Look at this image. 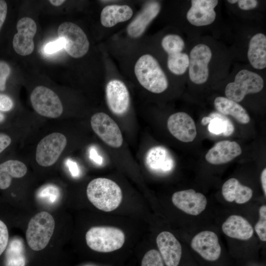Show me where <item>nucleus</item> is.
<instances>
[{"instance_id":"32","label":"nucleus","mask_w":266,"mask_h":266,"mask_svg":"<svg viewBox=\"0 0 266 266\" xmlns=\"http://www.w3.org/2000/svg\"><path fill=\"white\" fill-rule=\"evenodd\" d=\"M254 229L261 240L266 241V205L259 208V220L255 224Z\"/></svg>"},{"instance_id":"36","label":"nucleus","mask_w":266,"mask_h":266,"mask_svg":"<svg viewBox=\"0 0 266 266\" xmlns=\"http://www.w3.org/2000/svg\"><path fill=\"white\" fill-rule=\"evenodd\" d=\"M10 72V68L6 63L0 62V91L5 88L6 80Z\"/></svg>"},{"instance_id":"6","label":"nucleus","mask_w":266,"mask_h":266,"mask_svg":"<svg viewBox=\"0 0 266 266\" xmlns=\"http://www.w3.org/2000/svg\"><path fill=\"white\" fill-rule=\"evenodd\" d=\"M59 38L64 42L66 53L74 58H80L88 52L90 43L83 30L77 25L70 22L62 23L58 29Z\"/></svg>"},{"instance_id":"11","label":"nucleus","mask_w":266,"mask_h":266,"mask_svg":"<svg viewBox=\"0 0 266 266\" xmlns=\"http://www.w3.org/2000/svg\"><path fill=\"white\" fill-rule=\"evenodd\" d=\"M16 29L17 33L12 41L14 50L21 56L31 54L34 48L33 38L37 31L35 22L30 17H23L18 21Z\"/></svg>"},{"instance_id":"43","label":"nucleus","mask_w":266,"mask_h":266,"mask_svg":"<svg viewBox=\"0 0 266 266\" xmlns=\"http://www.w3.org/2000/svg\"><path fill=\"white\" fill-rule=\"evenodd\" d=\"M262 186L265 194L266 196V168H264L261 174Z\"/></svg>"},{"instance_id":"23","label":"nucleus","mask_w":266,"mask_h":266,"mask_svg":"<svg viewBox=\"0 0 266 266\" xmlns=\"http://www.w3.org/2000/svg\"><path fill=\"white\" fill-rule=\"evenodd\" d=\"M222 193L226 200L238 204L246 203L253 196V191L250 187L242 185L234 178H230L224 183Z\"/></svg>"},{"instance_id":"7","label":"nucleus","mask_w":266,"mask_h":266,"mask_svg":"<svg viewBox=\"0 0 266 266\" xmlns=\"http://www.w3.org/2000/svg\"><path fill=\"white\" fill-rule=\"evenodd\" d=\"M30 100L34 110L42 116L57 118L63 113V107L59 97L48 88L37 86L33 90Z\"/></svg>"},{"instance_id":"28","label":"nucleus","mask_w":266,"mask_h":266,"mask_svg":"<svg viewBox=\"0 0 266 266\" xmlns=\"http://www.w3.org/2000/svg\"><path fill=\"white\" fill-rule=\"evenodd\" d=\"M201 123L203 125L209 124L208 131L215 134L222 133L228 136L234 132V126L231 121L225 115L218 113H211L209 116L202 118Z\"/></svg>"},{"instance_id":"12","label":"nucleus","mask_w":266,"mask_h":266,"mask_svg":"<svg viewBox=\"0 0 266 266\" xmlns=\"http://www.w3.org/2000/svg\"><path fill=\"white\" fill-rule=\"evenodd\" d=\"M105 97L107 106L114 114L121 116L128 110L130 94L126 85L118 79H112L106 84Z\"/></svg>"},{"instance_id":"41","label":"nucleus","mask_w":266,"mask_h":266,"mask_svg":"<svg viewBox=\"0 0 266 266\" xmlns=\"http://www.w3.org/2000/svg\"><path fill=\"white\" fill-rule=\"evenodd\" d=\"M11 139L6 134L0 133V153L6 148L11 143Z\"/></svg>"},{"instance_id":"30","label":"nucleus","mask_w":266,"mask_h":266,"mask_svg":"<svg viewBox=\"0 0 266 266\" xmlns=\"http://www.w3.org/2000/svg\"><path fill=\"white\" fill-rule=\"evenodd\" d=\"M162 47L167 54L182 52L185 42L177 34H169L165 36L161 41Z\"/></svg>"},{"instance_id":"4","label":"nucleus","mask_w":266,"mask_h":266,"mask_svg":"<svg viewBox=\"0 0 266 266\" xmlns=\"http://www.w3.org/2000/svg\"><path fill=\"white\" fill-rule=\"evenodd\" d=\"M55 221L46 211H41L29 221L26 232L29 246L34 251H40L48 245L54 232Z\"/></svg>"},{"instance_id":"39","label":"nucleus","mask_w":266,"mask_h":266,"mask_svg":"<svg viewBox=\"0 0 266 266\" xmlns=\"http://www.w3.org/2000/svg\"><path fill=\"white\" fill-rule=\"evenodd\" d=\"M89 157L95 163L101 165L103 163V158L98 153L96 149L94 146L89 149Z\"/></svg>"},{"instance_id":"14","label":"nucleus","mask_w":266,"mask_h":266,"mask_svg":"<svg viewBox=\"0 0 266 266\" xmlns=\"http://www.w3.org/2000/svg\"><path fill=\"white\" fill-rule=\"evenodd\" d=\"M167 126L174 137L184 142L193 141L197 135L194 121L185 112H179L171 115L168 118Z\"/></svg>"},{"instance_id":"35","label":"nucleus","mask_w":266,"mask_h":266,"mask_svg":"<svg viewBox=\"0 0 266 266\" xmlns=\"http://www.w3.org/2000/svg\"><path fill=\"white\" fill-rule=\"evenodd\" d=\"M64 48V40L59 38L55 41L48 42L44 47V50L47 54H53Z\"/></svg>"},{"instance_id":"44","label":"nucleus","mask_w":266,"mask_h":266,"mask_svg":"<svg viewBox=\"0 0 266 266\" xmlns=\"http://www.w3.org/2000/svg\"><path fill=\"white\" fill-rule=\"evenodd\" d=\"M49 2L55 6H58L64 3L66 0H50Z\"/></svg>"},{"instance_id":"17","label":"nucleus","mask_w":266,"mask_h":266,"mask_svg":"<svg viewBox=\"0 0 266 266\" xmlns=\"http://www.w3.org/2000/svg\"><path fill=\"white\" fill-rule=\"evenodd\" d=\"M156 242L166 266H178L182 257V247L174 235L169 232H162L158 235Z\"/></svg>"},{"instance_id":"16","label":"nucleus","mask_w":266,"mask_h":266,"mask_svg":"<svg viewBox=\"0 0 266 266\" xmlns=\"http://www.w3.org/2000/svg\"><path fill=\"white\" fill-rule=\"evenodd\" d=\"M218 3L216 0H192V5L187 13V19L196 26H207L215 20L214 8Z\"/></svg>"},{"instance_id":"9","label":"nucleus","mask_w":266,"mask_h":266,"mask_svg":"<svg viewBox=\"0 0 266 266\" xmlns=\"http://www.w3.org/2000/svg\"><path fill=\"white\" fill-rule=\"evenodd\" d=\"M91 125L96 134L106 144L119 148L123 139L121 130L116 123L107 114L98 112L91 119Z\"/></svg>"},{"instance_id":"3","label":"nucleus","mask_w":266,"mask_h":266,"mask_svg":"<svg viewBox=\"0 0 266 266\" xmlns=\"http://www.w3.org/2000/svg\"><path fill=\"white\" fill-rule=\"evenodd\" d=\"M86 241L90 248L97 252H111L121 248L125 240L124 232L110 226H96L86 233Z\"/></svg>"},{"instance_id":"34","label":"nucleus","mask_w":266,"mask_h":266,"mask_svg":"<svg viewBox=\"0 0 266 266\" xmlns=\"http://www.w3.org/2000/svg\"><path fill=\"white\" fill-rule=\"evenodd\" d=\"M8 231L5 223L0 220V256L5 251L8 243Z\"/></svg>"},{"instance_id":"37","label":"nucleus","mask_w":266,"mask_h":266,"mask_svg":"<svg viewBox=\"0 0 266 266\" xmlns=\"http://www.w3.org/2000/svg\"><path fill=\"white\" fill-rule=\"evenodd\" d=\"M13 103L12 100L7 96L0 94V110L7 111L12 109Z\"/></svg>"},{"instance_id":"27","label":"nucleus","mask_w":266,"mask_h":266,"mask_svg":"<svg viewBox=\"0 0 266 266\" xmlns=\"http://www.w3.org/2000/svg\"><path fill=\"white\" fill-rule=\"evenodd\" d=\"M4 266H25L26 259L23 240L17 237L13 238L5 249Z\"/></svg>"},{"instance_id":"24","label":"nucleus","mask_w":266,"mask_h":266,"mask_svg":"<svg viewBox=\"0 0 266 266\" xmlns=\"http://www.w3.org/2000/svg\"><path fill=\"white\" fill-rule=\"evenodd\" d=\"M247 56L252 66L258 69L266 67V36L262 33L253 35L249 43Z\"/></svg>"},{"instance_id":"22","label":"nucleus","mask_w":266,"mask_h":266,"mask_svg":"<svg viewBox=\"0 0 266 266\" xmlns=\"http://www.w3.org/2000/svg\"><path fill=\"white\" fill-rule=\"evenodd\" d=\"M133 15V9L128 5H108L101 10L100 23L104 27L110 28L129 20Z\"/></svg>"},{"instance_id":"26","label":"nucleus","mask_w":266,"mask_h":266,"mask_svg":"<svg viewBox=\"0 0 266 266\" xmlns=\"http://www.w3.org/2000/svg\"><path fill=\"white\" fill-rule=\"evenodd\" d=\"M27 172L25 164L18 160H9L0 164V189L8 188L12 178L23 177Z\"/></svg>"},{"instance_id":"10","label":"nucleus","mask_w":266,"mask_h":266,"mask_svg":"<svg viewBox=\"0 0 266 266\" xmlns=\"http://www.w3.org/2000/svg\"><path fill=\"white\" fill-rule=\"evenodd\" d=\"M189 58V75L191 80L197 84L205 83L208 78V64L212 58L210 48L204 44H198L191 50Z\"/></svg>"},{"instance_id":"20","label":"nucleus","mask_w":266,"mask_h":266,"mask_svg":"<svg viewBox=\"0 0 266 266\" xmlns=\"http://www.w3.org/2000/svg\"><path fill=\"white\" fill-rule=\"evenodd\" d=\"M242 153V150L235 141L223 140L216 143L206 154V160L212 165L227 163Z\"/></svg>"},{"instance_id":"46","label":"nucleus","mask_w":266,"mask_h":266,"mask_svg":"<svg viewBox=\"0 0 266 266\" xmlns=\"http://www.w3.org/2000/svg\"><path fill=\"white\" fill-rule=\"evenodd\" d=\"M228 2L229 3L233 4V3H235L237 2V0H228Z\"/></svg>"},{"instance_id":"33","label":"nucleus","mask_w":266,"mask_h":266,"mask_svg":"<svg viewBox=\"0 0 266 266\" xmlns=\"http://www.w3.org/2000/svg\"><path fill=\"white\" fill-rule=\"evenodd\" d=\"M59 192L57 187L54 186H48L39 192L38 196L41 198H46L51 202L56 201L59 196Z\"/></svg>"},{"instance_id":"5","label":"nucleus","mask_w":266,"mask_h":266,"mask_svg":"<svg viewBox=\"0 0 266 266\" xmlns=\"http://www.w3.org/2000/svg\"><path fill=\"white\" fill-rule=\"evenodd\" d=\"M264 85L260 75L244 69L236 74L233 82L227 84L225 93L227 98L237 102L242 101L246 95L260 92Z\"/></svg>"},{"instance_id":"1","label":"nucleus","mask_w":266,"mask_h":266,"mask_svg":"<svg viewBox=\"0 0 266 266\" xmlns=\"http://www.w3.org/2000/svg\"><path fill=\"white\" fill-rule=\"evenodd\" d=\"M86 193L89 200L96 208L105 212L116 209L122 200V192L119 185L105 178H97L90 181Z\"/></svg>"},{"instance_id":"8","label":"nucleus","mask_w":266,"mask_h":266,"mask_svg":"<svg viewBox=\"0 0 266 266\" xmlns=\"http://www.w3.org/2000/svg\"><path fill=\"white\" fill-rule=\"evenodd\" d=\"M66 143V137L60 133H53L45 136L36 147V162L42 166H52L58 160Z\"/></svg>"},{"instance_id":"38","label":"nucleus","mask_w":266,"mask_h":266,"mask_svg":"<svg viewBox=\"0 0 266 266\" xmlns=\"http://www.w3.org/2000/svg\"><path fill=\"white\" fill-rule=\"evenodd\" d=\"M238 7L242 10H248L257 7L258 1L256 0H237Z\"/></svg>"},{"instance_id":"40","label":"nucleus","mask_w":266,"mask_h":266,"mask_svg":"<svg viewBox=\"0 0 266 266\" xmlns=\"http://www.w3.org/2000/svg\"><path fill=\"white\" fill-rule=\"evenodd\" d=\"M7 12V5L6 1L0 0V30L5 20Z\"/></svg>"},{"instance_id":"21","label":"nucleus","mask_w":266,"mask_h":266,"mask_svg":"<svg viewBox=\"0 0 266 266\" xmlns=\"http://www.w3.org/2000/svg\"><path fill=\"white\" fill-rule=\"evenodd\" d=\"M223 233L230 237L245 240L250 238L254 230L244 217L237 215L229 216L222 226Z\"/></svg>"},{"instance_id":"19","label":"nucleus","mask_w":266,"mask_h":266,"mask_svg":"<svg viewBox=\"0 0 266 266\" xmlns=\"http://www.w3.org/2000/svg\"><path fill=\"white\" fill-rule=\"evenodd\" d=\"M160 9L161 5L159 2L155 1L148 2L127 27L128 35L133 38L140 37L159 14Z\"/></svg>"},{"instance_id":"25","label":"nucleus","mask_w":266,"mask_h":266,"mask_svg":"<svg viewBox=\"0 0 266 266\" xmlns=\"http://www.w3.org/2000/svg\"><path fill=\"white\" fill-rule=\"evenodd\" d=\"M216 109L224 115H231L241 124L250 122L246 110L237 102L223 97H218L214 101Z\"/></svg>"},{"instance_id":"18","label":"nucleus","mask_w":266,"mask_h":266,"mask_svg":"<svg viewBox=\"0 0 266 266\" xmlns=\"http://www.w3.org/2000/svg\"><path fill=\"white\" fill-rule=\"evenodd\" d=\"M147 168L156 173H166L171 171L174 166V161L168 150L162 146L150 148L145 156Z\"/></svg>"},{"instance_id":"31","label":"nucleus","mask_w":266,"mask_h":266,"mask_svg":"<svg viewBox=\"0 0 266 266\" xmlns=\"http://www.w3.org/2000/svg\"><path fill=\"white\" fill-rule=\"evenodd\" d=\"M141 266H165V264L159 252L151 249L143 256Z\"/></svg>"},{"instance_id":"45","label":"nucleus","mask_w":266,"mask_h":266,"mask_svg":"<svg viewBox=\"0 0 266 266\" xmlns=\"http://www.w3.org/2000/svg\"><path fill=\"white\" fill-rule=\"evenodd\" d=\"M4 119V116L3 114L0 112V122H2Z\"/></svg>"},{"instance_id":"15","label":"nucleus","mask_w":266,"mask_h":266,"mask_svg":"<svg viewBox=\"0 0 266 266\" xmlns=\"http://www.w3.org/2000/svg\"><path fill=\"white\" fill-rule=\"evenodd\" d=\"M173 204L184 212L196 216L203 211L206 206L205 197L193 189L175 192L172 196Z\"/></svg>"},{"instance_id":"13","label":"nucleus","mask_w":266,"mask_h":266,"mask_svg":"<svg viewBox=\"0 0 266 266\" xmlns=\"http://www.w3.org/2000/svg\"><path fill=\"white\" fill-rule=\"evenodd\" d=\"M192 248L206 261L215 262L220 257L221 248L217 234L209 231L196 234L191 243Z\"/></svg>"},{"instance_id":"42","label":"nucleus","mask_w":266,"mask_h":266,"mask_svg":"<svg viewBox=\"0 0 266 266\" xmlns=\"http://www.w3.org/2000/svg\"><path fill=\"white\" fill-rule=\"evenodd\" d=\"M66 165L68 167V169L73 177H76L79 173V169L77 164L74 161L70 160H67L66 161Z\"/></svg>"},{"instance_id":"29","label":"nucleus","mask_w":266,"mask_h":266,"mask_svg":"<svg viewBox=\"0 0 266 266\" xmlns=\"http://www.w3.org/2000/svg\"><path fill=\"white\" fill-rule=\"evenodd\" d=\"M189 63V58L186 53L180 52L168 55V68L175 75L184 74L188 68Z\"/></svg>"},{"instance_id":"2","label":"nucleus","mask_w":266,"mask_h":266,"mask_svg":"<svg viewBox=\"0 0 266 266\" xmlns=\"http://www.w3.org/2000/svg\"><path fill=\"white\" fill-rule=\"evenodd\" d=\"M134 72L139 84L152 93H161L168 87L165 72L157 60L150 54H143L137 59Z\"/></svg>"}]
</instances>
